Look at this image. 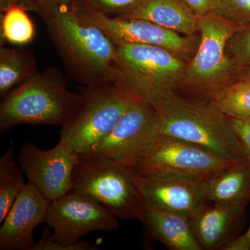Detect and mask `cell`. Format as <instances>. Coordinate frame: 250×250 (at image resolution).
<instances>
[{
	"label": "cell",
	"instance_id": "19",
	"mask_svg": "<svg viewBox=\"0 0 250 250\" xmlns=\"http://www.w3.org/2000/svg\"><path fill=\"white\" fill-rule=\"evenodd\" d=\"M39 70L31 50L0 45V98L33 76Z\"/></svg>",
	"mask_w": 250,
	"mask_h": 250
},
{
	"label": "cell",
	"instance_id": "1",
	"mask_svg": "<svg viewBox=\"0 0 250 250\" xmlns=\"http://www.w3.org/2000/svg\"><path fill=\"white\" fill-rule=\"evenodd\" d=\"M62 63L86 87L119 80L117 46L98 25L80 14L75 4L42 19Z\"/></svg>",
	"mask_w": 250,
	"mask_h": 250
},
{
	"label": "cell",
	"instance_id": "26",
	"mask_svg": "<svg viewBox=\"0 0 250 250\" xmlns=\"http://www.w3.org/2000/svg\"><path fill=\"white\" fill-rule=\"evenodd\" d=\"M82 0H19V4L27 11H32L41 19L59 10L70 7Z\"/></svg>",
	"mask_w": 250,
	"mask_h": 250
},
{
	"label": "cell",
	"instance_id": "2",
	"mask_svg": "<svg viewBox=\"0 0 250 250\" xmlns=\"http://www.w3.org/2000/svg\"><path fill=\"white\" fill-rule=\"evenodd\" d=\"M158 135L196 144L227 160H245L236 134L228 117L212 102L171 92L154 106Z\"/></svg>",
	"mask_w": 250,
	"mask_h": 250
},
{
	"label": "cell",
	"instance_id": "30",
	"mask_svg": "<svg viewBox=\"0 0 250 250\" xmlns=\"http://www.w3.org/2000/svg\"><path fill=\"white\" fill-rule=\"evenodd\" d=\"M19 4V0H0V13H3L14 5Z\"/></svg>",
	"mask_w": 250,
	"mask_h": 250
},
{
	"label": "cell",
	"instance_id": "20",
	"mask_svg": "<svg viewBox=\"0 0 250 250\" xmlns=\"http://www.w3.org/2000/svg\"><path fill=\"white\" fill-rule=\"evenodd\" d=\"M23 174L11 145L0 157V223L27 184Z\"/></svg>",
	"mask_w": 250,
	"mask_h": 250
},
{
	"label": "cell",
	"instance_id": "27",
	"mask_svg": "<svg viewBox=\"0 0 250 250\" xmlns=\"http://www.w3.org/2000/svg\"><path fill=\"white\" fill-rule=\"evenodd\" d=\"M228 118L235 134H236L241 143L245 160L250 166V121Z\"/></svg>",
	"mask_w": 250,
	"mask_h": 250
},
{
	"label": "cell",
	"instance_id": "8",
	"mask_svg": "<svg viewBox=\"0 0 250 250\" xmlns=\"http://www.w3.org/2000/svg\"><path fill=\"white\" fill-rule=\"evenodd\" d=\"M81 93L82 103L62 126L60 139L83 155L111 132L125 112L140 98L121 78L108 84L86 87Z\"/></svg>",
	"mask_w": 250,
	"mask_h": 250
},
{
	"label": "cell",
	"instance_id": "31",
	"mask_svg": "<svg viewBox=\"0 0 250 250\" xmlns=\"http://www.w3.org/2000/svg\"><path fill=\"white\" fill-rule=\"evenodd\" d=\"M247 237L248 238V240H249L250 243V226L249 229H248V231L246 233Z\"/></svg>",
	"mask_w": 250,
	"mask_h": 250
},
{
	"label": "cell",
	"instance_id": "18",
	"mask_svg": "<svg viewBox=\"0 0 250 250\" xmlns=\"http://www.w3.org/2000/svg\"><path fill=\"white\" fill-rule=\"evenodd\" d=\"M207 200L218 205H248L250 166L238 161L207 182Z\"/></svg>",
	"mask_w": 250,
	"mask_h": 250
},
{
	"label": "cell",
	"instance_id": "11",
	"mask_svg": "<svg viewBox=\"0 0 250 250\" xmlns=\"http://www.w3.org/2000/svg\"><path fill=\"white\" fill-rule=\"evenodd\" d=\"M75 7L101 28L117 47L127 44L159 46L184 58L195 52L196 42L193 36L182 35L147 20L107 16L82 1Z\"/></svg>",
	"mask_w": 250,
	"mask_h": 250
},
{
	"label": "cell",
	"instance_id": "24",
	"mask_svg": "<svg viewBox=\"0 0 250 250\" xmlns=\"http://www.w3.org/2000/svg\"><path fill=\"white\" fill-rule=\"evenodd\" d=\"M227 51L237 66H250V24L240 28L229 39Z\"/></svg>",
	"mask_w": 250,
	"mask_h": 250
},
{
	"label": "cell",
	"instance_id": "7",
	"mask_svg": "<svg viewBox=\"0 0 250 250\" xmlns=\"http://www.w3.org/2000/svg\"><path fill=\"white\" fill-rule=\"evenodd\" d=\"M117 47L120 77L137 98L154 106L176 91L187 70L184 57L159 46L127 44Z\"/></svg>",
	"mask_w": 250,
	"mask_h": 250
},
{
	"label": "cell",
	"instance_id": "13",
	"mask_svg": "<svg viewBox=\"0 0 250 250\" xmlns=\"http://www.w3.org/2000/svg\"><path fill=\"white\" fill-rule=\"evenodd\" d=\"M137 182L147 206L188 218L208 201V181L187 177L137 175Z\"/></svg>",
	"mask_w": 250,
	"mask_h": 250
},
{
	"label": "cell",
	"instance_id": "17",
	"mask_svg": "<svg viewBox=\"0 0 250 250\" xmlns=\"http://www.w3.org/2000/svg\"><path fill=\"white\" fill-rule=\"evenodd\" d=\"M123 17L147 20L182 35L192 36L199 31L200 16L184 0H143Z\"/></svg>",
	"mask_w": 250,
	"mask_h": 250
},
{
	"label": "cell",
	"instance_id": "28",
	"mask_svg": "<svg viewBox=\"0 0 250 250\" xmlns=\"http://www.w3.org/2000/svg\"><path fill=\"white\" fill-rule=\"evenodd\" d=\"M199 16L213 13L215 0H184Z\"/></svg>",
	"mask_w": 250,
	"mask_h": 250
},
{
	"label": "cell",
	"instance_id": "16",
	"mask_svg": "<svg viewBox=\"0 0 250 250\" xmlns=\"http://www.w3.org/2000/svg\"><path fill=\"white\" fill-rule=\"evenodd\" d=\"M140 221L147 243L159 242L170 250H203L187 217L147 205Z\"/></svg>",
	"mask_w": 250,
	"mask_h": 250
},
{
	"label": "cell",
	"instance_id": "15",
	"mask_svg": "<svg viewBox=\"0 0 250 250\" xmlns=\"http://www.w3.org/2000/svg\"><path fill=\"white\" fill-rule=\"evenodd\" d=\"M247 205H204L190 218L194 234L202 249L221 250L238 236Z\"/></svg>",
	"mask_w": 250,
	"mask_h": 250
},
{
	"label": "cell",
	"instance_id": "29",
	"mask_svg": "<svg viewBox=\"0 0 250 250\" xmlns=\"http://www.w3.org/2000/svg\"><path fill=\"white\" fill-rule=\"evenodd\" d=\"M220 250H250V243L246 233L238 235L221 248Z\"/></svg>",
	"mask_w": 250,
	"mask_h": 250
},
{
	"label": "cell",
	"instance_id": "3",
	"mask_svg": "<svg viewBox=\"0 0 250 250\" xmlns=\"http://www.w3.org/2000/svg\"><path fill=\"white\" fill-rule=\"evenodd\" d=\"M83 95L67 89L60 70L49 67L11 90L0 104V134L18 125L62 126L74 116Z\"/></svg>",
	"mask_w": 250,
	"mask_h": 250
},
{
	"label": "cell",
	"instance_id": "10",
	"mask_svg": "<svg viewBox=\"0 0 250 250\" xmlns=\"http://www.w3.org/2000/svg\"><path fill=\"white\" fill-rule=\"evenodd\" d=\"M157 135L155 107L139 99L104 139L80 156H102L133 168L145 148Z\"/></svg>",
	"mask_w": 250,
	"mask_h": 250
},
{
	"label": "cell",
	"instance_id": "6",
	"mask_svg": "<svg viewBox=\"0 0 250 250\" xmlns=\"http://www.w3.org/2000/svg\"><path fill=\"white\" fill-rule=\"evenodd\" d=\"M118 220L96 200L70 191L49 204L45 223L53 229V234L47 233L32 250H98V245L81 239L93 231H116Z\"/></svg>",
	"mask_w": 250,
	"mask_h": 250
},
{
	"label": "cell",
	"instance_id": "22",
	"mask_svg": "<svg viewBox=\"0 0 250 250\" xmlns=\"http://www.w3.org/2000/svg\"><path fill=\"white\" fill-rule=\"evenodd\" d=\"M212 103L228 118L250 121V80L233 82Z\"/></svg>",
	"mask_w": 250,
	"mask_h": 250
},
{
	"label": "cell",
	"instance_id": "25",
	"mask_svg": "<svg viewBox=\"0 0 250 250\" xmlns=\"http://www.w3.org/2000/svg\"><path fill=\"white\" fill-rule=\"evenodd\" d=\"M143 0H82L92 9L109 16H125L134 11Z\"/></svg>",
	"mask_w": 250,
	"mask_h": 250
},
{
	"label": "cell",
	"instance_id": "9",
	"mask_svg": "<svg viewBox=\"0 0 250 250\" xmlns=\"http://www.w3.org/2000/svg\"><path fill=\"white\" fill-rule=\"evenodd\" d=\"M234 163L194 143L159 134L145 148L133 169L140 177L208 181Z\"/></svg>",
	"mask_w": 250,
	"mask_h": 250
},
{
	"label": "cell",
	"instance_id": "32",
	"mask_svg": "<svg viewBox=\"0 0 250 250\" xmlns=\"http://www.w3.org/2000/svg\"><path fill=\"white\" fill-rule=\"evenodd\" d=\"M242 78H246V79H249L250 80V72H248V73L246 74V75H244Z\"/></svg>",
	"mask_w": 250,
	"mask_h": 250
},
{
	"label": "cell",
	"instance_id": "5",
	"mask_svg": "<svg viewBox=\"0 0 250 250\" xmlns=\"http://www.w3.org/2000/svg\"><path fill=\"white\" fill-rule=\"evenodd\" d=\"M243 26L233 24L213 13L200 16V43L188 62L181 87L191 98L213 102L231 81L237 65L227 51L229 39Z\"/></svg>",
	"mask_w": 250,
	"mask_h": 250
},
{
	"label": "cell",
	"instance_id": "12",
	"mask_svg": "<svg viewBox=\"0 0 250 250\" xmlns=\"http://www.w3.org/2000/svg\"><path fill=\"white\" fill-rule=\"evenodd\" d=\"M80 159L65 141L43 149L32 143L20 147L18 161L28 182L51 202L71 190L74 168Z\"/></svg>",
	"mask_w": 250,
	"mask_h": 250
},
{
	"label": "cell",
	"instance_id": "23",
	"mask_svg": "<svg viewBox=\"0 0 250 250\" xmlns=\"http://www.w3.org/2000/svg\"><path fill=\"white\" fill-rule=\"evenodd\" d=\"M213 14L233 24L248 25L250 24V0H215Z\"/></svg>",
	"mask_w": 250,
	"mask_h": 250
},
{
	"label": "cell",
	"instance_id": "21",
	"mask_svg": "<svg viewBox=\"0 0 250 250\" xmlns=\"http://www.w3.org/2000/svg\"><path fill=\"white\" fill-rule=\"evenodd\" d=\"M1 43L6 41L11 45H24L34 40L36 28L27 14L20 4L11 6L1 14Z\"/></svg>",
	"mask_w": 250,
	"mask_h": 250
},
{
	"label": "cell",
	"instance_id": "4",
	"mask_svg": "<svg viewBox=\"0 0 250 250\" xmlns=\"http://www.w3.org/2000/svg\"><path fill=\"white\" fill-rule=\"evenodd\" d=\"M70 191L96 200L116 218L141 220L147 207L132 167L98 156H80Z\"/></svg>",
	"mask_w": 250,
	"mask_h": 250
},
{
	"label": "cell",
	"instance_id": "14",
	"mask_svg": "<svg viewBox=\"0 0 250 250\" xmlns=\"http://www.w3.org/2000/svg\"><path fill=\"white\" fill-rule=\"evenodd\" d=\"M50 200L27 182L0 223V250H32L33 232L45 223Z\"/></svg>",
	"mask_w": 250,
	"mask_h": 250
}]
</instances>
